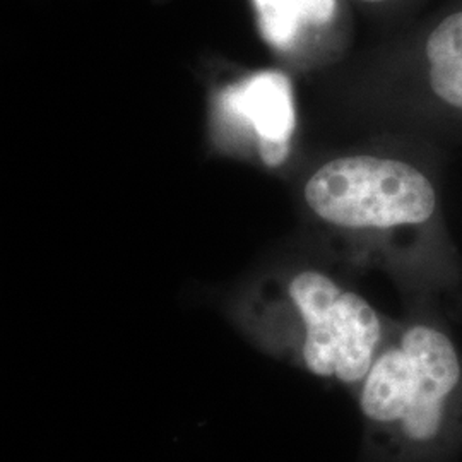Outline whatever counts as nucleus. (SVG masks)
<instances>
[{
    "mask_svg": "<svg viewBox=\"0 0 462 462\" xmlns=\"http://www.w3.org/2000/svg\"><path fill=\"white\" fill-rule=\"evenodd\" d=\"M290 144L284 143H259L261 156L267 165L278 166L284 162Z\"/></svg>",
    "mask_w": 462,
    "mask_h": 462,
    "instance_id": "nucleus-8",
    "label": "nucleus"
},
{
    "mask_svg": "<svg viewBox=\"0 0 462 462\" xmlns=\"http://www.w3.org/2000/svg\"><path fill=\"white\" fill-rule=\"evenodd\" d=\"M379 462H447L462 448V353L437 309L391 322L353 391Z\"/></svg>",
    "mask_w": 462,
    "mask_h": 462,
    "instance_id": "nucleus-2",
    "label": "nucleus"
},
{
    "mask_svg": "<svg viewBox=\"0 0 462 462\" xmlns=\"http://www.w3.org/2000/svg\"><path fill=\"white\" fill-rule=\"evenodd\" d=\"M301 24L322 26L336 14V0H295Z\"/></svg>",
    "mask_w": 462,
    "mask_h": 462,
    "instance_id": "nucleus-7",
    "label": "nucleus"
},
{
    "mask_svg": "<svg viewBox=\"0 0 462 462\" xmlns=\"http://www.w3.org/2000/svg\"><path fill=\"white\" fill-rule=\"evenodd\" d=\"M282 312L261 328L265 351L351 391L364 380L391 328L364 295L314 267L288 280Z\"/></svg>",
    "mask_w": 462,
    "mask_h": 462,
    "instance_id": "nucleus-3",
    "label": "nucleus"
},
{
    "mask_svg": "<svg viewBox=\"0 0 462 462\" xmlns=\"http://www.w3.org/2000/svg\"><path fill=\"white\" fill-rule=\"evenodd\" d=\"M402 139L444 149L462 143V4L427 23L389 76Z\"/></svg>",
    "mask_w": 462,
    "mask_h": 462,
    "instance_id": "nucleus-4",
    "label": "nucleus"
},
{
    "mask_svg": "<svg viewBox=\"0 0 462 462\" xmlns=\"http://www.w3.org/2000/svg\"><path fill=\"white\" fill-rule=\"evenodd\" d=\"M230 116L248 122L259 143L290 144L295 127V110L290 81L280 72H261L231 86L221 97Z\"/></svg>",
    "mask_w": 462,
    "mask_h": 462,
    "instance_id": "nucleus-5",
    "label": "nucleus"
},
{
    "mask_svg": "<svg viewBox=\"0 0 462 462\" xmlns=\"http://www.w3.org/2000/svg\"><path fill=\"white\" fill-rule=\"evenodd\" d=\"M358 2H364V4H368V5H385V4H391L394 0H358Z\"/></svg>",
    "mask_w": 462,
    "mask_h": 462,
    "instance_id": "nucleus-9",
    "label": "nucleus"
},
{
    "mask_svg": "<svg viewBox=\"0 0 462 462\" xmlns=\"http://www.w3.org/2000/svg\"><path fill=\"white\" fill-rule=\"evenodd\" d=\"M442 152L411 141L401 154L337 156L303 189L307 206L328 226L380 236L411 305L437 310L447 298L462 305V261L442 209Z\"/></svg>",
    "mask_w": 462,
    "mask_h": 462,
    "instance_id": "nucleus-1",
    "label": "nucleus"
},
{
    "mask_svg": "<svg viewBox=\"0 0 462 462\" xmlns=\"http://www.w3.org/2000/svg\"><path fill=\"white\" fill-rule=\"evenodd\" d=\"M259 28L265 42L276 49H288L301 26L295 0H254Z\"/></svg>",
    "mask_w": 462,
    "mask_h": 462,
    "instance_id": "nucleus-6",
    "label": "nucleus"
}]
</instances>
